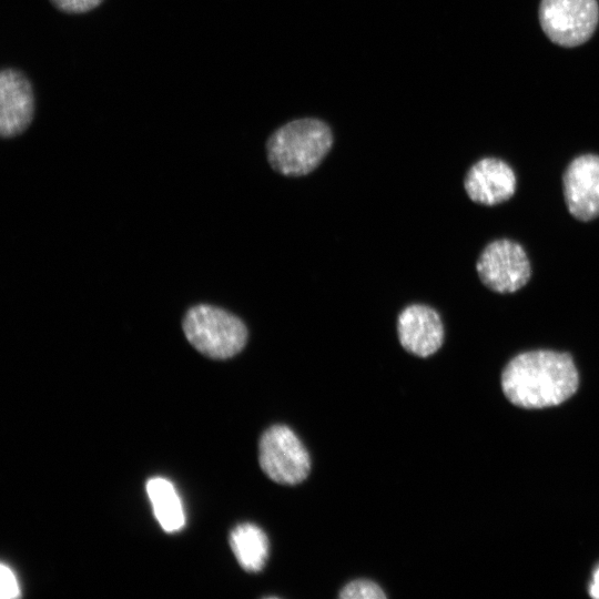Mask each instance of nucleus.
<instances>
[{"instance_id":"obj_1","label":"nucleus","mask_w":599,"mask_h":599,"mask_svg":"<svg viewBox=\"0 0 599 599\" xmlns=\"http://www.w3.org/2000/svg\"><path fill=\"white\" fill-rule=\"evenodd\" d=\"M500 383L512 405L540 409L569 399L578 389L579 374L570 354L536 349L511 358L501 373Z\"/></svg>"},{"instance_id":"obj_2","label":"nucleus","mask_w":599,"mask_h":599,"mask_svg":"<svg viewBox=\"0 0 599 599\" xmlns=\"http://www.w3.org/2000/svg\"><path fill=\"white\" fill-rule=\"evenodd\" d=\"M333 144L328 125L317 119H298L277 129L266 143L271 166L286 176H301L318 166Z\"/></svg>"},{"instance_id":"obj_3","label":"nucleus","mask_w":599,"mask_h":599,"mask_svg":"<svg viewBox=\"0 0 599 599\" xmlns=\"http://www.w3.org/2000/svg\"><path fill=\"white\" fill-rule=\"evenodd\" d=\"M183 331L191 345L215 359L240 353L247 341V329L235 315L211 305L190 308L183 319Z\"/></svg>"},{"instance_id":"obj_4","label":"nucleus","mask_w":599,"mask_h":599,"mask_svg":"<svg viewBox=\"0 0 599 599\" xmlns=\"http://www.w3.org/2000/svg\"><path fill=\"white\" fill-rule=\"evenodd\" d=\"M258 461L264 474L282 485L302 483L309 473V455L297 435L285 425H273L261 436Z\"/></svg>"},{"instance_id":"obj_5","label":"nucleus","mask_w":599,"mask_h":599,"mask_svg":"<svg viewBox=\"0 0 599 599\" xmlns=\"http://www.w3.org/2000/svg\"><path fill=\"white\" fill-rule=\"evenodd\" d=\"M597 0H541L539 21L546 35L561 47H577L595 32Z\"/></svg>"},{"instance_id":"obj_6","label":"nucleus","mask_w":599,"mask_h":599,"mask_svg":"<svg viewBox=\"0 0 599 599\" xmlns=\"http://www.w3.org/2000/svg\"><path fill=\"white\" fill-rule=\"evenodd\" d=\"M476 270L483 284L497 293H512L527 284L531 275L529 258L520 244L500 238L480 253Z\"/></svg>"},{"instance_id":"obj_7","label":"nucleus","mask_w":599,"mask_h":599,"mask_svg":"<svg viewBox=\"0 0 599 599\" xmlns=\"http://www.w3.org/2000/svg\"><path fill=\"white\" fill-rule=\"evenodd\" d=\"M35 112L31 81L20 70L8 67L0 72V134L11 139L23 133Z\"/></svg>"},{"instance_id":"obj_8","label":"nucleus","mask_w":599,"mask_h":599,"mask_svg":"<svg viewBox=\"0 0 599 599\" xmlns=\"http://www.w3.org/2000/svg\"><path fill=\"white\" fill-rule=\"evenodd\" d=\"M568 211L587 222L599 216V155L583 154L573 159L562 177Z\"/></svg>"},{"instance_id":"obj_9","label":"nucleus","mask_w":599,"mask_h":599,"mask_svg":"<svg viewBox=\"0 0 599 599\" xmlns=\"http://www.w3.org/2000/svg\"><path fill=\"white\" fill-rule=\"evenodd\" d=\"M398 338L409 353L428 357L444 343V325L432 307L414 304L404 308L397 319Z\"/></svg>"},{"instance_id":"obj_10","label":"nucleus","mask_w":599,"mask_h":599,"mask_svg":"<svg viewBox=\"0 0 599 599\" xmlns=\"http://www.w3.org/2000/svg\"><path fill=\"white\" fill-rule=\"evenodd\" d=\"M464 186L474 202L489 206L497 205L514 195L516 175L502 160L484 158L468 170Z\"/></svg>"},{"instance_id":"obj_11","label":"nucleus","mask_w":599,"mask_h":599,"mask_svg":"<svg viewBox=\"0 0 599 599\" xmlns=\"http://www.w3.org/2000/svg\"><path fill=\"white\" fill-rule=\"evenodd\" d=\"M231 549L240 566L248 572L261 571L268 557V539L256 525L243 522L230 534Z\"/></svg>"},{"instance_id":"obj_12","label":"nucleus","mask_w":599,"mask_h":599,"mask_svg":"<svg viewBox=\"0 0 599 599\" xmlns=\"http://www.w3.org/2000/svg\"><path fill=\"white\" fill-rule=\"evenodd\" d=\"M146 493L151 501L153 514L166 532H174L183 528L185 515L181 498L173 484L162 477H153L146 483Z\"/></svg>"},{"instance_id":"obj_13","label":"nucleus","mask_w":599,"mask_h":599,"mask_svg":"<svg viewBox=\"0 0 599 599\" xmlns=\"http://www.w3.org/2000/svg\"><path fill=\"white\" fill-rule=\"evenodd\" d=\"M343 599H385L383 589L375 582L358 579L347 583L339 593Z\"/></svg>"},{"instance_id":"obj_14","label":"nucleus","mask_w":599,"mask_h":599,"mask_svg":"<svg viewBox=\"0 0 599 599\" xmlns=\"http://www.w3.org/2000/svg\"><path fill=\"white\" fill-rule=\"evenodd\" d=\"M50 2L61 12L81 14L98 8L103 0H50Z\"/></svg>"},{"instance_id":"obj_15","label":"nucleus","mask_w":599,"mask_h":599,"mask_svg":"<svg viewBox=\"0 0 599 599\" xmlns=\"http://www.w3.org/2000/svg\"><path fill=\"white\" fill-rule=\"evenodd\" d=\"M20 596V587L12 569L6 564L0 566V597L13 599Z\"/></svg>"},{"instance_id":"obj_16","label":"nucleus","mask_w":599,"mask_h":599,"mask_svg":"<svg viewBox=\"0 0 599 599\" xmlns=\"http://www.w3.org/2000/svg\"><path fill=\"white\" fill-rule=\"evenodd\" d=\"M589 595L592 598L599 599V566L596 568L592 580L589 585Z\"/></svg>"}]
</instances>
